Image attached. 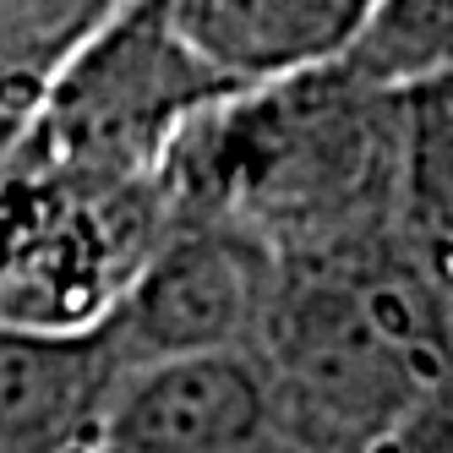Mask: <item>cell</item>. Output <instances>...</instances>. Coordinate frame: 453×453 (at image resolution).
Returning a JSON list of instances; mask_svg holds the SVG:
<instances>
[{
    "label": "cell",
    "instance_id": "1",
    "mask_svg": "<svg viewBox=\"0 0 453 453\" xmlns=\"http://www.w3.org/2000/svg\"><path fill=\"white\" fill-rule=\"evenodd\" d=\"M257 339L273 415L289 410L328 453H366L426 399L448 394L453 334L399 268L306 257L268 289Z\"/></svg>",
    "mask_w": 453,
    "mask_h": 453
},
{
    "label": "cell",
    "instance_id": "2",
    "mask_svg": "<svg viewBox=\"0 0 453 453\" xmlns=\"http://www.w3.org/2000/svg\"><path fill=\"white\" fill-rule=\"evenodd\" d=\"M263 301L268 289L257 284L246 246L224 235H186L120 289L104 334L115 339L126 372L180 355H224L257 334Z\"/></svg>",
    "mask_w": 453,
    "mask_h": 453
},
{
    "label": "cell",
    "instance_id": "3",
    "mask_svg": "<svg viewBox=\"0 0 453 453\" xmlns=\"http://www.w3.org/2000/svg\"><path fill=\"white\" fill-rule=\"evenodd\" d=\"M268 432L273 394L251 355H180L120 377L99 453H257Z\"/></svg>",
    "mask_w": 453,
    "mask_h": 453
},
{
    "label": "cell",
    "instance_id": "4",
    "mask_svg": "<svg viewBox=\"0 0 453 453\" xmlns=\"http://www.w3.org/2000/svg\"><path fill=\"white\" fill-rule=\"evenodd\" d=\"M120 377L104 322L72 334L0 322V453H99Z\"/></svg>",
    "mask_w": 453,
    "mask_h": 453
},
{
    "label": "cell",
    "instance_id": "5",
    "mask_svg": "<svg viewBox=\"0 0 453 453\" xmlns=\"http://www.w3.org/2000/svg\"><path fill=\"white\" fill-rule=\"evenodd\" d=\"M355 0H203L197 44L230 72H279L349 39Z\"/></svg>",
    "mask_w": 453,
    "mask_h": 453
},
{
    "label": "cell",
    "instance_id": "6",
    "mask_svg": "<svg viewBox=\"0 0 453 453\" xmlns=\"http://www.w3.org/2000/svg\"><path fill=\"white\" fill-rule=\"evenodd\" d=\"M453 55V0H394L361 44V72L404 82Z\"/></svg>",
    "mask_w": 453,
    "mask_h": 453
},
{
    "label": "cell",
    "instance_id": "7",
    "mask_svg": "<svg viewBox=\"0 0 453 453\" xmlns=\"http://www.w3.org/2000/svg\"><path fill=\"white\" fill-rule=\"evenodd\" d=\"M410 191H415L420 230H426L432 268L453 284V104H432L415 115Z\"/></svg>",
    "mask_w": 453,
    "mask_h": 453
},
{
    "label": "cell",
    "instance_id": "8",
    "mask_svg": "<svg viewBox=\"0 0 453 453\" xmlns=\"http://www.w3.org/2000/svg\"><path fill=\"white\" fill-rule=\"evenodd\" d=\"M366 453H453V399L437 394L426 399L410 420H399L382 442H372Z\"/></svg>",
    "mask_w": 453,
    "mask_h": 453
}]
</instances>
